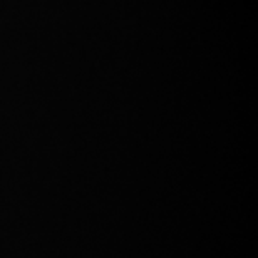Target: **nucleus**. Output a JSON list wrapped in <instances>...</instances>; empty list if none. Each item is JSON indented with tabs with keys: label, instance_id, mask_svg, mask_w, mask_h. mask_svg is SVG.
Returning <instances> with one entry per match:
<instances>
[]
</instances>
